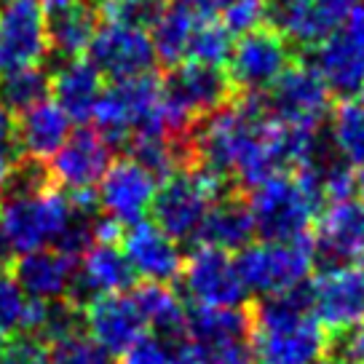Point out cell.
I'll use <instances>...</instances> for the list:
<instances>
[{
    "mask_svg": "<svg viewBox=\"0 0 364 364\" xmlns=\"http://www.w3.org/2000/svg\"><path fill=\"white\" fill-rule=\"evenodd\" d=\"M321 83L343 100L364 91V9L359 6L346 22L311 51V65Z\"/></svg>",
    "mask_w": 364,
    "mask_h": 364,
    "instance_id": "ba28073f",
    "label": "cell"
},
{
    "mask_svg": "<svg viewBox=\"0 0 364 364\" xmlns=\"http://www.w3.org/2000/svg\"><path fill=\"white\" fill-rule=\"evenodd\" d=\"M356 193L362 196L364 201V169H356Z\"/></svg>",
    "mask_w": 364,
    "mask_h": 364,
    "instance_id": "7bdbcfd3",
    "label": "cell"
},
{
    "mask_svg": "<svg viewBox=\"0 0 364 364\" xmlns=\"http://www.w3.org/2000/svg\"><path fill=\"white\" fill-rule=\"evenodd\" d=\"M134 297L139 314L145 318V324L153 327V335L164 338L171 346H182L185 341V308L180 297L164 284H139L134 287Z\"/></svg>",
    "mask_w": 364,
    "mask_h": 364,
    "instance_id": "4316f807",
    "label": "cell"
},
{
    "mask_svg": "<svg viewBox=\"0 0 364 364\" xmlns=\"http://www.w3.org/2000/svg\"><path fill=\"white\" fill-rule=\"evenodd\" d=\"M166 9V0H94V11L107 24L148 30Z\"/></svg>",
    "mask_w": 364,
    "mask_h": 364,
    "instance_id": "d6a6232c",
    "label": "cell"
},
{
    "mask_svg": "<svg viewBox=\"0 0 364 364\" xmlns=\"http://www.w3.org/2000/svg\"><path fill=\"white\" fill-rule=\"evenodd\" d=\"M11 268V279L22 287V292L30 300L57 303V300H68L70 289L75 284L78 257L57 247H48L30 255H19Z\"/></svg>",
    "mask_w": 364,
    "mask_h": 364,
    "instance_id": "ffe728a7",
    "label": "cell"
},
{
    "mask_svg": "<svg viewBox=\"0 0 364 364\" xmlns=\"http://www.w3.org/2000/svg\"><path fill=\"white\" fill-rule=\"evenodd\" d=\"M330 139L353 171L364 169V100H343L332 110Z\"/></svg>",
    "mask_w": 364,
    "mask_h": 364,
    "instance_id": "f546056e",
    "label": "cell"
},
{
    "mask_svg": "<svg viewBox=\"0 0 364 364\" xmlns=\"http://www.w3.org/2000/svg\"><path fill=\"white\" fill-rule=\"evenodd\" d=\"M0 364H48V346L33 335H19L16 341L6 343Z\"/></svg>",
    "mask_w": 364,
    "mask_h": 364,
    "instance_id": "74e56055",
    "label": "cell"
},
{
    "mask_svg": "<svg viewBox=\"0 0 364 364\" xmlns=\"http://www.w3.org/2000/svg\"><path fill=\"white\" fill-rule=\"evenodd\" d=\"M164 94L182 115H188L196 124L233 102L236 86L225 68H209L185 59L182 65L171 68L164 83Z\"/></svg>",
    "mask_w": 364,
    "mask_h": 364,
    "instance_id": "9a60e30c",
    "label": "cell"
},
{
    "mask_svg": "<svg viewBox=\"0 0 364 364\" xmlns=\"http://www.w3.org/2000/svg\"><path fill=\"white\" fill-rule=\"evenodd\" d=\"M311 308L318 324L332 332L364 324V265L321 273L311 284Z\"/></svg>",
    "mask_w": 364,
    "mask_h": 364,
    "instance_id": "e0dca14e",
    "label": "cell"
},
{
    "mask_svg": "<svg viewBox=\"0 0 364 364\" xmlns=\"http://www.w3.org/2000/svg\"><path fill=\"white\" fill-rule=\"evenodd\" d=\"M83 321L89 338L110 353H124L134 341L145 335V318L132 295H102L83 308Z\"/></svg>",
    "mask_w": 364,
    "mask_h": 364,
    "instance_id": "7402d4cb",
    "label": "cell"
},
{
    "mask_svg": "<svg viewBox=\"0 0 364 364\" xmlns=\"http://www.w3.org/2000/svg\"><path fill=\"white\" fill-rule=\"evenodd\" d=\"M292 43L273 27L241 35L228 59V75L244 94H265L292 68Z\"/></svg>",
    "mask_w": 364,
    "mask_h": 364,
    "instance_id": "8fae6325",
    "label": "cell"
},
{
    "mask_svg": "<svg viewBox=\"0 0 364 364\" xmlns=\"http://www.w3.org/2000/svg\"><path fill=\"white\" fill-rule=\"evenodd\" d=\"M16 153L19 148H16V134H14V118L11 113L0 107V193L16 166Z\"/></svg>",
    "mask_w": 364,
    "mask_h": 364,
    "instance_id": "f35d334b",
    "label": "cell"
},
{
    "mask_svg": "<svg viewBox=\"0 0 364 364\" xmlns=\"http://www.w3.org/2000/svg\"><path fill=\"white\" fill-rule=\"evenodd\" d=\"M41 6H43L46 11L57 14V11H65V9H70V6H75V3H80V0H38Z\"/></svg>",
    "mask_w": 364,
    "mask_h": 364,
    "instance_id": "b9f144b4",
    "label": "cell"
},
{
    "mask_svg": "<svg viewBox=\"0 0 364 364\" xmlns=\"http://www.w3.org/2000/svg\"><path fill=\"white\" fill-rule=\"evenodd\" d=\"M252 239H255V220H252L250 204L236 193L217 201L198 230V241L204 247H215L228 255L236 250L244 252L252 244Z\"/></svg>",
    "mask_w": 364,
    "mask_h": 364,
    "instance_id": "484cf974",
    "label": "cell"
},
{
    "mask_svg": "<svg viewBox=\"0 0 364 364\" xmlns=\"http://www.w3.org/2000/svg\"><path fill=\"white\" fill-rule=\"evenodd\" d=\"M27 306H30V297L22 292V287L9 273H0V332L3 335L22 330Z\"/></svg>",
    "mask_w": 364,
    "mask_h": 364,
    "instance_id": "d590c367",
    "label": "cell"
},
{
    "mask_svg": "<svg viewBox=\"0 0 364 364\" xmlns=\"http://www.w3.org/2000/svg\"><path fill=\"white\" fill-rule=\"evenodd\" d=\"M314 260H321L324 271L362 265L364 262V201L348 198L330 204L316 225Z\"/></svg>",
    "mask_w": 364,
    "mask_h": 364,
    "instance_id": "ac0fdd59",
    "label": "cell"
},
{
    "mask_svg": "<svg viewBox=\"0 0 364 364\" xmlns=\"http://www.w3.org/2000/svg\"><path fill=\"white\" fill-rule=\"evenodd\" d=\"M48 11L38 0H0V78L48 57Z\"/></svg>",
    "mask_w": 364,
    "mask_h": 364,
    "instance_id": "9c48e42d",
    "label": "cell"
},
{
    "mask_svg": "<svg viewBox=\"0 0 364 364\" xmlns=\"http://www.w3.org/2000/svg\"><path fill=\"white\" fill-rule=\"evenodd\" d=\"M100 30L97 11L86 0L70 6L65 11L48 16V43L51 51L65 59H78L89 51L94 35Z\"/></svg>",
    "mask_w": 364,
    "mask_h": 364,
    "instance_id": "83f0119b",
    "label": "cell"
},
{
    "mask_svg": "<svg viewBox=\"0 0 364 364\" xmlns=\"http://www.w3.org/2000/svg\"><path fill=\"white\" fill-rule=\"evenodd\" d=\"M177 348L180 346H171L159 335H142L121 353V364H174Z\"/></svg>",
    "mask_w": 364,
    "mask_h": 364,
    "instance_id": "8d00e7d4",
    "label": "cell"
},
{
    "mask_svg": "<svg viewBox=\"0 0 364 364\" xmlns=\"http://www.w3.org/2000/svg\"><path fill=\"white\" fill-rule=\"evenodd\" d=\"M233 54V41L223 22L215 16H198L188 48V62L209 65V68H225Z\"/></svg>",
    "mask_w": 364,
    "mask_h": 364,
    "instance_id": "1f68e13d",
    "label": "cell"
},
{
    "mask_svg": "<svg viewBox=\"0 0 364 364\" xmlns=\"http://www.w3.org/2000/svg\"><path fill=\"white\" fill-rule=\"evenodd\" d=\"M356 9V0H265V22L289 43L314 48Z\"/></svg>",
    "mask_w": 364,
    "mask_h": 364,
    "instance_id": "7c38bea8",
    "label": "cell"
},
{
    "mask_svg": "<svg viewBox=\"0 0 364 364\" xmlns=\"http://www.w3.org/2000/svg\"><path fill=\"white\" fill-rule=\"evenodd\" d=\"M252 353L260 364H321L330 338L314 316L311 284L265 297L250 311Z\"/></svg>",
    "mask_w": 364,
    "mask_h": 364,
    "instance_id": "6da1fadb",
    "label": "cell"
},
{
    "mask_svg": "<svg viewBox=\"0 0 364 364\" xmlns=\"http://www.w3.org/2000/svg\"><path fill=\"white\" fill-rule=\"evenodd\" d=\"M198 14H193L188 6L177 3H166V9L161 14L156 24L150 27V41L156 48V59H161L164 65L177 68L188 59V48H191V38H193Z\"/></svg>",
    "mask_w": 364,
    "mask_h": 364,
    "instance_id": "f1b7e54d",
    "label": "cell"
},
{
    "mask_svg": "<svg viewBox=\"0 0 364 364\" xmlns=\"http://www.w3.org/2000/svg\"><path fill=\"white\" fill-rule=\"evenodd\" d=\"M73 220V198L54 185L0 196V236L14 255L57 247Z\"/></svg>",
    "mask_w": 364,
    "mask_h": 364,
    "instance_id": "7a4b0ae2",
    "label": "cell"
},
{
    "mask_svg": "<svg viewBox=\"0 0 364 364\" xmlns=\"http://www.w3.org/2000/svg\"><path fill=\"white\" fill-rule=\"evenodd\" d=\"M113 164V145L97 129L83 126L68 136V142L51 159V185L65 193H91Z\"/></svg>",
    "mask_w": 364,
    "mask_h": 364,
    "instance_id": "5bb4252c",
    "label": "cell"
},
{
    "mask_svg": "<svg viewBox=\"0 0 364 364\" xmlns=\"http://www.w3.org/2000/svg\"><path fill=\"white\" fill-rule=\"evenodd\" d=\"M252 318L241 308H198L185 316V341L177 348L182 364H250Z\"/></svg>",
    "mask_w": 364,
    "mask_h": 364,
    "instance_id": "277c9868",
    "label": "cell"
},
{
    "mask_svg": "<svg viewBox=\"0 0 364 364\" xmlns=\"http://www.w3.org/2000/svg\"><path fill=\"white\" fill-rule=\"evenodd\" d=\"M48 364H115L113 356L100 348L89 335H75L48 348Z\"/></svg>",
    "mask_w": 364,
    "mask_h": 364,
    "instance_id": "836d02e7",
    "label": "cell"
},
{
    "mask_svg": "<svg viewBox=\"0 0 364 364\" xmlns=\"http://www.w3.org/2000/svg\"><path fill=\"white\" fill-rule=\"evenodd\" d=\"M362 3H364V0H362ZM362 9H364V6H362Z\"/></svg>",
    "mask_w": 364,
    "mask_h": 364,
    "instance_id": "7dc6e473",
    "label": "cell"
},
{
    "mask_svg": "<svg viewBox=\"0 0 364 364\" xmlns=\"http://www.w3.org/2000/svg\"><path fill=\"white\" fill-rule=\"evenodd\" d=\"M3 351H6V335L0 332V359H3Z\"/></svg>",
    "mask_w": 364,
    "mask_h": 364,
    "instance_id": "ee69618b",
    "label": "cell"
},
{
    "mask_svg": "<svg viewBox=\"0 0 364 364\" xmlns=\"http://www.w3.org/2000/svg\"><path fill=\"white\" fill-rule=\"evenodd\" d=\"M230 193L233 191L228 177L215 174L204 166H188L161 182L150 206V212L156 217L153 223L171 241L198 239V230L204 225L209 209Z\"/></svg>",
    "mask_w": 364,
    "mask_h": 364,
    "instance_id": "3957f363",
    "label": "cell"
},
{
    "mask_svg": "<svg viewBox=\"0 0 364 364\" xmlns=\"http://www.w3.org/2000/svg\"><path fill=\"white\" fill-rule=\"evenodd\" d=\"M343 353L351 364H364V324L348 332V338L343 343Z\"/></svg>",
    "mask_w": 364,
    "mask_h": 364,
    "instance_id": "ab89813d",
    "label": "cell"
},
{
    "mask_svg": "<svg viewBox=\"0 0 364 364\" xmlns=\"http://www.w3.org/2000/svg\"><path fill=\"white\" fill-rule=\"evenodd\" d=\"M102 91V75L89 62V57L65 59L51 75L54 102L68 113L70 121H89Z\"/></svg>",
    "mask_w": 364,
    "mask_h": 364,
    "instance_id": "d4e9b609",
    "label": "cell"
},
{
    "mask_svg": "<svg viewBox=\"0 0 364 364\" xmlns=\"http://www.w3.org/2000/svg\"><path fill=\"white\" fill-rule=\"evenodd\" d=\"M180 3L188 6L198 16H212L215 11H223V6H225L228 0H180Z\"/></svg>",
    "mask_w": 364,
    "mask_h": 364,
    "instance_id": "60d3db41",
    "label": "cell"
},
{
    "mask_svg": "<svg viewBox=\"0 0 364 364\" xmlns=\"http://www.w3.org/2000/svg\"><path fill=\"white\" fill-rule=\"evenodd\" d=\"M161 105H164V86L153 75L113 80L110 86H105L91 121L110 145H121L153 132Z\"/></svg>",
    "mask_w": 364,
    "mask_h": 364,
    "instance_id": "8992f818",
    "label": "cell"
},
{
    "mask_svg": "<svg viewBox=\"0 0 364 364\" xmlns=\"http://www.w3.org/2000/svg\"><path fill=\"white\" fill-rule=\"evenodd\" d=\"M174 364H182V362H174Z\"/></svg>",
    "mask_w": 364,
    "mask_h": 364,
    "instance_id": "bcb514c9",
    "label": "cell"
},
{
    "mask_svg": "<svg viewBox=\"0 0 364 364\" xmlns=\"http://www.w3.org/2000/svg\"><path fill=\"white\" fill-rule=\"evenodd\" d=\"M260 97L268 118L292 129L318 132L330 115V89L308 65H292Z\"/></svg>",
    "mask_w": 364,
    "mask_h": 364,
    "instance_id": "30bf717a",
    "label": "cell"
},
{
    "mask_svg": "<svg viewBox=\"0 0 364 364\" xmlns=\"http://www.w3.org/2000/svg\"><path fill=\"white\" fill-rule=\"evenodd\" d=\"M321 364H330V362H327V359H324V362H321ZM341 364H351V362H341Z\"/></svg>",
    "mask_w": 364,
    "mask_h": 364,
    "instance_id": "f6af8a7d",
    "label": "cell"
},
{
    "mask_svg": "<svg viewBox=\"0 0 364 364\" xmlns=\"http://www.w3.org/2000/svg\"><path fill=\"white\" fill-rule=\"evenodd\" d=\"M132 284H134V271L124 257V252L115 244H94L83 255L68 300L83 311L91 300L102 295H121Z\"/></svg>",
    "mask_w": 364,
    "mask_h": 364,
    "instance_id": "603a6c76",
    "label": "cell"
},
{
    "mask_svg": "<svg viewBox=\"0 0 364 364\" xmlns=\"http://www.w3.org/2000/svg\"><path fill=\"white\" fill-rule=\"evenodd\" d=\"M159 182L150 177L134 159H118L110 164L107 174L97 191V206H102L105 217L115 220L121 228L142 223V217L153 206Z\"/></svg>",
    "mask_w": 364,
    "mask_h": 364,
    "instance_id": "d6986e66",
    "label": "cell"
},
{
    "mask_svg": "<svg viewBox=\"0 0 364 364\" xmlns=\"http://www.w3.org/2000/svg\"><path fill=\"white\" fill-rule=\"evenodd\" d=\"M70 126L73 121L68 118V113L54 100H46V102L24 110L22 115H16V121H14L16 148L30 161L43 164V159H54L57 150L68 142V136L73 134Z\"/></svg>",
    "mask_w": 364,
    "mask_h": 364,
    "instance_id": "cb8c5ba5",
    "label": "cell"
},
{
    "mask_svg": "<svg viewBox=\"0 0 364 364\" xmlns=\"http://www.w3.org/2000/svg\"><path fill=\"white\" fill-rule=\"evenodd\" d=\"M314 244L311 239L297 241H257L239 255V273L247 292L279 297L308 282L314 268Z\"/></svg>",
    "mask_w": 364,
    "mask_h": 364,
    "instance_id": "52a82bcc",
    "label": "cell"
},
{
    "mask_svg": "<svg viewBox=\"0 0 364 364\" xmlns=\"http://www.w3.org/2000/svg\"><path fill=\"white\" fill-rule=\"evenodd\" d=\"M89 62L100 75L113 80H129L150 75L156 65V48L148 30L105 22L89 46Z\"/></svg>",
    "mask_w": 364,
    "mask_h": 364,
    "instance_id": "2e32d148",
    "label": "cell"
},
{
    "mask_svg": "<svg viewBox=\"0 0 364 364\" xmlns=\"http://www.w3.org/2000/svg\"><path fill=\"white\" fill-rule=\"evenodd\" d=\"M185 289L198 308H239L247 300L236 260L215 247H196L182 262Z\"/></svg>",
    "mask_w": 364,
    "mask_h": 364,
    "instance_id": "4fadbf2b",
    "label": "cell"
},
{
    "mask_svg": "<svg viewBox=\"0 0 364 364\" xmlns=\"http://www.w3.org/2000/svg\"><path fill=\"white\" fill-rule=\"evenodd\" d=\"M51 91V75L43 68H30L14 75H3L0 78V107L6 113L22 115L35 105L48 100Z\"/></svg>",
    "mask_w": 364,
    "mask_h": 364,
    "instance_id": "4dcf8cb0",
    "label": "cell"
},
{
    "mask_svg": "<svg viewBox=\"0 0 364 364\" xmlns=\"http://www.w3.org/2000/svg\"><path fill=\"white\" fill-rule=\"evenodd\" d=\"M247 204L255 220V233L262 236V241L306 239L308 228L321 209L306 185L287 171L252 188Z\"/></svg>",
    "mask_w": 364,
    "mask_h": 364,
    "instance_id": "5b68a950",
    "label": "cell"
},
{
    "mask_svg": "<svg viewBox=\"0 0 364 364\" xmlns=\"http://www.w3.org/2000/svg\"><path fill=\"white\" fill-rule=\"evenodd\" d=\"M124 257L129 260L134 276H145L148 284H164L177 279L182 273V252L180 244L171 241L156 223H136L126 228L124 236Z\"/></svg>",
    "mask_w": 364,
    "mask_h": 364,
    "instance_id": "44dd1931",
    "label": "cell"
},
{
    "mask_svg": "<svg viewBox=\"0 0 364 364\" xmlns=\"http://www.w3.org/2000/svg\"><path fill=\"white\" fill-rule=\"evenodd\" d=\"M220 14L223 27L239 38L265 27V0H228Z\"/></svg>",
    "mask_w": 364,
    "mask_h": 364,
    "instance_id": "e575fe53",
    "label": "cell"
}]
</instances>
